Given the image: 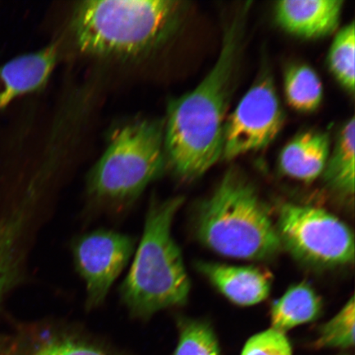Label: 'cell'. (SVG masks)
<instances>
[{"label": "cell", "mask_w": 355, "mask_h": 355, "mask_svg": "<svg viewBox=\"0 0 355 355\" xmlns=\"http://www.w3.org/2000/svg\"><path fill=\"white\" fill-rule=\"evenodd\" d=\"M241 355H292V348L285 333L270 328L252 336Z\"/></svg>", "instance_id": "obj_21"}, {"label": "cell", "mask_w": 355, "mask_h": 355, "mask_svg": "<svg viewBox=\"0 0 355 355\" xmlns=\"http://www.w3.org/2000/svg\"><path fill=\"white\" fill-rule=\"evenodd\" d=\"M285 123L273 79L264 74L252 85L226 119L222 159L232 161L268 146Z\"/></svg>", "instance_id": "obj_7"}, {"label": "cell", "mask_w": 355, "mask_h": 355, "mask_svg": "<svg viewBox=\"0 0 355 355\" xmlns=\"http://www.w3.org/2000/svg\"><path fill=\"white\" fill-rule=\"evenodd\" d=\"M354 55L355 26L352 21L336 34L327 57L333 76L352 95L355 87Z\"/></svg>", "instance_id": "obj_17"}, {"label": "cell", "mask_w": 355, "mask_h": 355, "mask_svg": "<svg viewBox=\"0 0 355 355\" xmlns=\"http://www.w3.org/2000/svg\"><path fill=\"white\" fill-rule=\"evenodd\" d=\"M24 355H110L77 336L47 333Z\"/></svg>", "instance_id": "obj_20"}, {"label": "cell", "mask_w": 355, "mask_h": 355, "mask_svg": "<svg viewBox=\"0 0 355 355\" xmlns=\"http://www.w3.org/2000/svg\"><path fill=\"white\" fill-rule=\"evenodd\" d=\"M276 226L282 248L302 263L319 268L354 263L352 230L326 210L284 203Z\"/></svg>", "instance_id": "obj_6"}, {"label": "cell", "mask_w": 355, "mask_h": 355, "mask_svg": "<svg viewBox=\"0 0 355 355\" xmlns=\"http://www.w3.org/2000/svg\"><path fill=\"white\" fill-rule=\"evenodd\" d=\"M173 355H220L218 340L209 324L180 321L179 341Z\"/></svg>", "instance_id": "obj_19"}, {"label": "cell", "mask_w": 355, "mask_h": 355, "mask_svg": "<svg viewBox=\"0 0 355 355\" xmlns=\"http://www.w3.org/2000/svg\"><path fill=\"white\" fill-rule=\"evenodd\" d=\"M355 118L344 123L322 173L327 187L344 198L353 197L355 186Z\"/></svg>", "instance_id": "obj_14"}, {"label": "cell", "mask_w": 355, "mask_h": 355, "mask_svg": "<svg viewBox=\"0 0 355 355\" xmlns=\"http://www.w3.org/2000/svg\"><path fill=\"white\" fill-rule=\"evenodd\" d=\"M284 87L288 104L300 112H313L322 103L323 87L321 80L308 65L288 67L284 78Z\"/></svg>", "instance_id": "obj_15"}, {"label": "cell", "mask_w": 355, "mask_h": 355, "mask_svg": "<svg viewBox=\"0 0 355 355\" xmlns=\"http://www.w3.org/2000/svg\"><path fill=\"white\" fill-rule=\"evenodd\" d=\"M244 12L225 31L210 72L193 91L168 105L166 159L183 180L197 179L222 157L225 114L242 50Z\"/></svg>", "instance_id": "obj_1"}, {"label": "cell", "mask_w": 355, "mask_h": 355, "mask_svg": "<svg viewBox=\"0 0 355 355\" xmlns=\"http://www.w3.org/2000/svg\"><path fill=\"white\" fill-rule=\"evenodd\" d=\"M165 125L137 121L119 128L88 178V192L96 201L124 207L157 180L166 166Z\"/></svg>", "instance_id": "obj_5"}, {"label": "cell", "mask_w": 355, "mask_h": 355, "mask_svg": "<svg viewBox=\"0 0 355 355\" xmlns=\"http://www.w3.org/2000/svg\"><path fill=\"white\" fill-rule=\"evenodd\" d=\"M355 343L354 297L349 300L340 312L320 327L315 347L349 349Z\"/></svg>", "instance_id": "obj_18"}, {"label": "cell", "mask_w": 355, "mask_h": 355, "mask_svg": "<svg viewBox=\"0 0 355 355\" xmlns=\"http://www.w3.org/2000/svg\"><path fill=\"white\" fill-rule=\"evenodd\" d=\"M58 58L55 44L15 58L0 66V110L46 83Z\"/></svg>", "instance_id": "obj_10"}, {"label": "cell", "mask_w": 355, "mask_h": 355, "mask_svg": "<svg viewBox=\"0 0 355 355\" xmlns=\"http://www.w3.org/2000/svg\"><path fill=\"white\" fill-rule=\"evenodd\" d=\"M343 4L341 0H282L275 4V17L288 33L323 37L338 28Z\"/></svg>", "instance_id": "obj_9"}, {"label": "cell", "mask_w": 355, "mask_h": 355, "mask_svg": "<svg viewBox=\"0 0 355 355\" xmlns=\"http://www.w3.org/2000/svg\"><path fill=\"white\" fill-rule=\"evenodd\" d=\"M184 2L173 0L83 1L74 8L72 28L87 55L132 59L162 46L180 25Z\"/></svg>", "instance_id": "obj_2"}, {"label": "cell", "mask_w": 355, "mask_h": 355, "mask_svg": "<svg viewBox=\"0 0 355 355\" xmlns=\"http://www.w3.org/2000/svg\"><path fill=\"white\" fill-rule=\"evenodd\" d=\"M183 203L182 197L150 199L143 236L121 287L123 303L132 317L149 318L188 301L190 281L171 230Z\"/></svg>", "instance_id": "obj_3"}, {"label": "cell", "mask_w": 355, "mask_h": 355, "mask_svg": "<svg viewBox=\"0 0 355 355\" xmlns=\"http://www.w3.org/2000/svg\"><path fill=\"white\" fill-rule=\"evenodd\" d=\"M135 250V239L113 230H96L74 243V264L86 284L88 309L98 308L104 303Z\"/></svg>", "instance_id": "obj_8"}, {"label": "cell", "mask_w": 355, "mask_h": 355, "mask_svg": "<svg viewBox=\"0 0 355 355\" xmlns=\"http://www.w3.org/2000/svg\"><path fill=\"white\" fill-rule=\"evenodd\" d=\"M330 149L331 141L327 133L301 132L282 149L279 157V170L293 179L310 183L322 175Z\"/></svg>", "instance_id": "obj_12"}, {"label": "cell", "mask_w": 355, "mask_h": 355, "mask_svg": "<svg viewBox=\"0 0 355 355\" xmlns=\"http://www.w3.org/2000/svg\"><path fill=\"white\" fill-rule=\"evenodd\" d=\"M33 196H28L19 209L0 225V295L12 283L17 272V244L32 206Z\"/></svg>", "instance_id": "obj_16"}, {"label": "cell", "mask_w": 355, "mask_h": 355, "mask_svg": "<svg viewBox=\"0 0 355 355\" xmlns=\"http://www.w3.org/2000/svg\"><path fill=\"white\" fill-rule=\"evenodd\" d=\"M197 268L234 304L252 306L268 298L270 282L268 273L252 266H239L201 261Z\"/></svg>", "instance_id": "obj_11"}, {"label": "cell", "mask_w": 355, "mask_h": 355, "mask_svg": "<svg viewBox=\"0 0 355 355\" xmlns=\"http://www.w3.org/2000/svg\"><path fill=\"white\" fill-rule=\"evenodd\" d=\"M322 300L307 283L291 287L270 310L275 330L285 333L302 324L316 320L322 311Z\"/></svg>", "instance_id": "obj_13"}, {"label": "cell", "mask_w": 355, "mask_h": 355, "mask_svg": "<svg viewBox=\"0 0 355 355\" xmlns=\"http://www.w3.org/2000/svg\"><path fill=\"white\" fill-rule=\"evenodd\" d=\"M0 355H7V348L6 344L2 343L1 340H0Z\"/></svg>", "instance_id": "obj_22"}, {"label": "cell", "mask_w": 355, "mask_h": 355, "mask_svg": "<svg viewBox=\"0 0 355 355\" xmlns=\"http://www.w3.org/2000/svg\"><path fill=\"white\" fill-rule=\"evenodd\" d=\"M340 355H349V354H340Z\"/></svg>", "instance_id": "obj_23"}, {"label": "cell", "mask_w": 355, "mask_h": 355, "mask_svg": "<svg viewBox=\"0 0 355 355\" xmlns=\"http://www.w3.org/2000/svg\"><path fill=\"white\" fill-rule=\"evenodd\" d=\"M196 230L204 245L233 259L268 260L282 250L268 208L237 171L226 173L214 193L201 204Z\"/></svg>", "instance_id": "obj_4"}]
</instances>
